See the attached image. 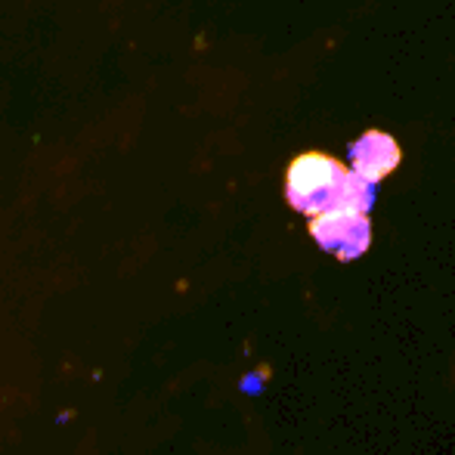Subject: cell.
Here are the masks:
<instances>
[{
  "instance_id": "cell-1",
  "label": "cell",
  "mask_w": 455,
  "mask_h": 455,
  "mask_svg": "<svg viewBox=\"0 0 455 455\" xmlns=\"http://www.w3.org/2000/svg\"><path fill=\"white\" fill-rule=\"evenodd\" d=\"M356 171H347L338 158L325 152H300L288 164L285 196L294 211L319 217L325 211L350 208Z\"/></svg>"
},
{
  "instance_id": "cell-2",
  "label": "cell",
  "mask_w": 455,
  "mask_h": 455,
  "mask_svg": "<svg viewBox=\"0 0 455 455\" xmlns=\"http://www.w3.org/2000/svg\"><path fill=\"white\" fill-rule=\"evenodd\" d=\"M310 233L319 242V248H325V251L341 260L360 258L371 242L369 217H365V211H354V208H335L313 217Z\"/></svg>"
},
{
  "instance_id": "cell-3",
  "label": "cell",
  "mask_w": 455,
  "mask_h": 455,
  "mask_svg": "<svg viewBox=\"0 0 455 455\" xmlns=\"http://www.w3.org/2000/svg\"><path fill=\"white\" fill-rule=\"evenodd\" d=\"M350 158H354V171L369 180L381 183L390 171L400 164L403 149L396 146L394 137L381 131H365L354 146H350Z\"/></svg>"
}]
</instances>
